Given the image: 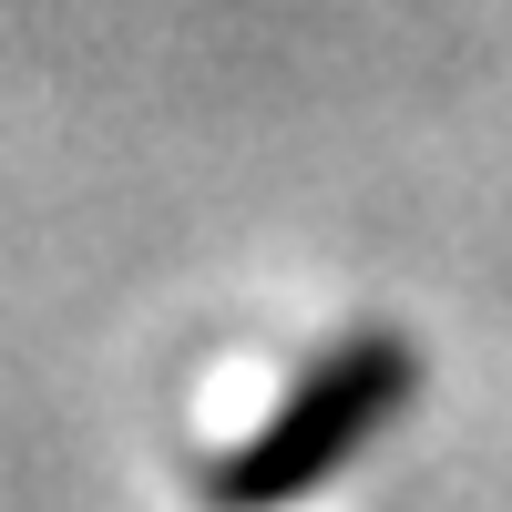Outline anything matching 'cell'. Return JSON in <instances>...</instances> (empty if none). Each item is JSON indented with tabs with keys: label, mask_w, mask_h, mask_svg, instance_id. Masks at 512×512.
<instances>
[{
	"label": "cell",
	"mask_w": 512,
	"mask_h": 512,
	"mask_svg": "<svg viewBox=\"0 0 512 512\" xmlns=\"http://www.w3.org/2000/svg\"><path fill=\"white\" fill-rule=\"evenodd\" d=\"M420 390V359L400 338H349V349H328L297 390L267 410V431H246V451L216 461V512H287L308 502L318 482H338L349 461L379 441V420Z\"/></svg>",
	"instance_id": "cell-1"
}]
</instances>
